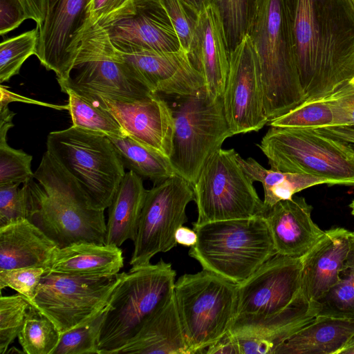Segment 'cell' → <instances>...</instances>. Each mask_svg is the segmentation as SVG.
I'll use <instances>...</instances> for the list:
<instances>
[{"instance_id": "6da1fadb", "label": "cell", "mask_w": 354, "mask_h": 354, "mask_svg": "<svg viewBox=\"0 0 354 354\" xmlns=\"http://www.w3.org/2000/svg\"><path fill=\"white\" fill-rule=\"evenodd\" d=\"M305 101L324 98L354 77L353 0H281Z\"/></svg>"}, {"instance_id": "7a4b0ae2", "label": "cell", "mask_w": 354, "mask_h": 354, "mask_svg": "<svg viewBox=\"0 0 354 354\" xmlns=\"http://www.w3.org/2000/svg\"><path fill=\"white\" fill-rule=\"evenodd\" d=\"M24 185L26 218L59 248L79 242L105 244L104 210L91 206L76 180L47 151Z\"/></svg>"}, {"instance_id": "3957f363", "label": "cell", "mask_w": 354, "mask_h": 354, "mask_svg": "<svg viewBox=\"0 0 354 354\" xmlns=\"http://www.w3.org/2000/svg\"><path fill=\"white\" fill-rule=\"evenodd\" d=\"M176 271L162 259L131 267L112 292L98 337L99 354H115L171 299Z\"/></svg>"}, {"instance_id": "277c9868", "label": "cell", "mask_w": 354, "mask_h": 354, "mask_svg": "<svg viewBox=\"0 0 354 354\" xmlns=\"http://www.w3.org/2000/svg\"><path fill=\"white\" fill-rule=\"evenodd\" d=\"M198 241L189 255L208 270L237 285L277 254L263 216L194 225Z\"/></svg>"}, {"instance_id": "5b68a950", "label": "cell", "mask_w": 354, "mask_h": 354, "mask_svg": "<svg viewBox=\"0 0 354 354\" xmlns=\"http://www.w3.org/2000/svg\"><path fill=\"white\" fill-rule=\"evenodd\" d=\"M257 53L269 122L305 101L281 0H263L248 34Z\"/></svg>"}, {"instance_id": "8992f818", "label": "cell", "mask_w": 354, "mask_h": 354, "mask_svg": "<svg viewBox=\"0 0 354 354\" xmlns=\"http://www.w3.org/2000/svg\"><path fill=\"white\" fill-rule=\"evenodd\" d=\"M174 297L187 354L205 353L236 316L238 285L208 270L180 277Z\"/></svg>"}, {"instance_id": "52a82bcc", "label": "cell", "mask_w": 354, "mask_h": 354, "mask_svg": "<svg viewBox=\"0 0 354 354\" xmlns=\"http://www.w3.org/2000/svg\"><path fill=\"white\" fill-rule=\"evenodd\" d=\"M257 146L272 169L354 185L353 147L313 129L270 126Z\"/></svg>"}, {"instance_id": "ba28073f", "label": "cell", "mask_w": 354, "mask_h": 354, "mask_svg": "<svg viewBox=\"0 0 354 354\" xmlns=\"http://www.w3.org/2000/svg\"><path fill=\"white\" fill-rule=\"evenodd\" d=\"M47 151L78 183L93 207L105 210L125 175L107 136L71 126L50 132Z\"/></svg>"}, {"instance_id": "9c48e42d", "label": "cell", "mask_w": 354, "mask_h": 354, "mask_svg": "<svg viewBox=\"0 0 354 354\" xmlns=\"http://www.w3.org/2000/svg\"><path fill=\"white\" fill-rule=\"evenodd\" d=\"M172 109L174 132L169 160L175 173L192 185L210 156L234 136L222 98L209 99L205 89L180 97Z\"/></svg>"}, {"instance_id": "30bf717a", "label": "cell", "mask_w": 354, "mask_h": 354, "mask_svg": "<svg viewBox=\"0 0 354 354\" xmlns=\"http://www.w3.org/2000/svg\"><path fill=\"white\" fill-rule=\"evenodd\" d=\"M234 149L216 150L193 185L198 218L194 225L209 222L264 216L263 201L253 181L241 167Z\"/></svg>"}, {"instance_id": "8fae6325", "label": "cell", "mask_w": 354, "mask_h": 354, "mask_svg": "<svg viewBox=\"0 0 354 354\" xmlns=\"http://www.w3.org/2000/svg\"><path fill=\"white\" fill-rule=\"evenodd\" d=\"M58 83L61 89L93 92L125 100L153 93L136 78L106 29L99 24L85 28L70 77Z\"/></svg>"}, {"instance_id": "7c38bea8", "label": "cell", "mask_w": 354, "mask_h": 354, "mask_svg": "<svg viewBox=\"0 0 354 354\" xmlns=\"http://www.w3.org/2000/svg\"><path fill=\"white\" fill-rule=\"evenodd\" d=\"M124 273L88 277L47 269L30 304L48 317L62 334L86 324L103 310Z\"/></svg>"}, {"instance_id": "4fadbf2b", "label": "cell", "mask_w": 354, "mask_h": 354, "mask_svg": "<svg viewBox=\"0 0 354 354\" xmlns=\"http://www.w3.org/2000/svg\"><path fill=\"white\" fill-rule=\"evenodd\" d=\"M194 198L193 185L178 174L147 190L133 241L131 267L147 266L156 254L176 245V232L187 222L186 208Z\"/></svg>"}, {"instance_id": "5bb4252c", "label": "cell", "mask_w": 354, "mask_h": 354, "mask_svg": "<svg viewBox=\"0 0 354 354\" xmlns=\"http://www.w3.org/2000/svg\"><path fill=\"white\" fill-rule=\"evenodd\" d=\"M301 257L276 254L238 285L235 319L258 321L285 310L301 291Z\"/></svg>"}, {"instance_id": "9a60e30c", "label": "cell", "mask_w": 354, "mask_h": 354, "mask_svg": "<svg viewBox=\"0 0 354 354\" xmlns=\"http://www.w3.org/2000/svg\"><path fill=\"white\" fill-rule=\"evenodd\" d=\"M222 102L234 136L258 131L269 123L257 56L249 35L230 53Z\"/></svg>"}, {"instance_id": "2e32d148", "label": "cell", "mask_w": 354, "mask_h": 354, "mask_svg": "<svg viewBox=\"0 0 354 354\" xmlns=\"http://www.w3.org/2000/svg\"><path fill=\"white\" fill-rule=\"evenodd\" d=\"M71 90L110 112L129 137L169 158L174 115L172 109L158 93L125 100L93 92Z\"/></svg>"}, {"instance_id": "e0dca14e", "label": "cell", "mask_w": 354, "mask_h": 354, "mask_svg": "<svg viewBox=\"0 0 354 354\" xmlns=\"http://www.w3.org/2000/svg\"><path fill=\"white\" fill-rule=\"evenodd\" d=\"M91 1H55L48 5L45 21L38 29L35 55L47 70L55 73L58 82L70 77Z\"/></svg>"}, {"instance_id": "ac0fdd59", "label": "cell", "mask_w": 354, "mask_h": 354, "mask_svg": "<svg viewBox=\"0 0 354 354\" xmlns=\"http://www.w3.org/2000/svg\"><path fill=\"white\" fill-rule=\"evenodd\" d=\"M118 50L136 78L152 93L181 97L205 88L203 75L183 48L171 52Z\"/></svg>"}, {"instance_id": "d6986e66", "label": "cell", "mask_w": 354, "mask_h": 354, "mask_svg": "<svg viewBox=\"0 0 354 354\" xmlns=\"http://www.w3.org/2000/svg\"><path fill=\"white\" fill-rule=\"evenodd\" d=\"M104 27L120 51L181 49L170 20L158 0H135V12Z\"/></svg>"}, {"instance_id": "ffe728a7", "label": "cell", "mask_w": 354, "mask_h": 354, "mask_svg": "<svg viewBox=\"0 0 354 354\" xmlns=\"http://www.w3.org/2000/svg\"><path fill=\"white\" fill-rule=\"evenodd\" d=\"M317 301L308 300L302 291L280 313L261 320L235 319L230 330L240 339L244 354H273L275 348L317 317Z\"/></svg>"}, {"instance_id": "44dd1931", "label": "cell", "mask_w": 354, "mask_h": 354, "mask_svg": "<svg viewBox=\"0 0 354 354\" xmlns=\"http://www.w3.org/2000/svg\"><path fill=\"white\" fill-rule=\"evenodd\" d=\"M205 80V91L212 100L222 98L229 70L230 51L221 19L209 5L198 15L187 52Z\"/></svg>"}, {"instance_id": "7402d4cb", "label": "cell", "mask_w": 354, "mask_h": 354, "mask_svg": "<svg viewBox=\"0 0 354 354\" xmlns=\"http://www.w3.org/2000/svg\"><path fill=\"white\" fill-rule=\"evenodd\" d=\"M353 245V232L331 228L301 257V291L308 300L317 301L338 282Z\"/></svg>"}, {"instance_id": "603a6c76", "label": "cell", "mask_w": 354, "mask_h": 354, "mask_svg": "<svg viewBox=\"0 0 354 354\" xmlns=\"http://www.w3.org/2000/svg\"><path fill=\"white\" fill-rule=\"evenodd\" d=\"M313 207L303 197L281 201L264 217L278 254L302 257L324 234L313 221Z\"/></svg>"}, {"instance_id": "cb8c5ba5", "label": "cell", "mask_w": 354, "mask_h": 354, "mask_svg": "<svg viewBox=\"0 0 354 354\" xmlns=\"http://www.w3.org/2000/svg\"><path fill=\"white\" fill-rule=\"evenodd\" d=\"M57 244L27 218L0 227V270L48 268Z\"/></svg>"}, {"instance_id": "d4e9b609", "label": "cell", "mask_w": 354, "mask_h": 354, "mask_svg": "<svg viewBox=\"0 0 354 354\" xmlns=\"http://www.w3.org/2000/svg\"><path fill=\"white\" fill-rule=\"evenodd\" d=\"M124 266L120 247L91 242H79L59 248L48 266L51 272L88 277L116 274Z\"/></svg>"}, {"instance_id": "484cf974", "label": "cell", "mask_w": 354, "mask_h": 354, "mask_svg": "<svg viewBox=\"0 0 354 354\" xmlns=\"http://www.w3.org/2000/svg\"><path fill=\"white\" fill-rule=\"evenodd\" d=\"M187 354L174 292L168 302L115 354Z\"/></svg>"}, {"instance_id": "4316f807", "label": "cell", "mask_w": 354, "mask_h": 354, "mask_svg": "<svg viewBox=\"0 0 354 354\" xmlns=\"http://www.w3.org/2000/svg\"><path fill=\"white\" fill-rule=\"evenodd\" d=\"M354 334V320L317 316L279 344L273 354H339Z\"/></svg>"}, {"instance_id": "83f0119b", "label": "cell", "mask_w": 354, "mask_h": 354, "mask_svg": "<svg viewBox=\"0 0 354 354\" xmlns=\"http://www.w3.org/2000/svg\"><path fill=\"white\" fill-rule=\"evenodd\" d=\"M147 192L140 176L125 173L108 207L105 244L120 247L135 241Z\"/></svg>"}, {"instance_id": "f1b7e54d", "label": "cell", "mask_w": 354, "mask_h": 354, "mask_svg": "<svg viewBox=\"0 0 354 354\" xmlns=\"http://www.w3.org/2000/svg\"><path fill=\"white\" fill-rule=\"evenodd\" d=\"M237 160L253 182L262 184L265 214L278 202L290 199L305 189L322 184L333 185L330 180L322 177L268 169L252 158L244 159L239 153Z\"/></svg>"}, {"instance_id": "f546056e", "label": "cell", "mask_w": 354, "mask_h": 354, "mask_svg": "<svg viewBox=\"0 0 354 354\" xmlns=\"http://www.w3.org/2000/svg\"><path fill=\"white\" fill-rule=\"evenodd\" d=\"M109 138V137H108ZM124 167L156 185L176 174L169 158L129 136L109 138Z\"/></svg>"}, {"instance_id": "4dcf8cb0", "label": "cell", "mask_w": 354, "mask_h": 354, "mask_svg": "<svg viewBox=\"0 0 354 354\" xmlns=\"http://www.w3.org/2000/svg\"><path fill=\"white\" fill-rule=\"evenodd\" d=\"M62 91L68 96V109L72 126L109 138H124L127 133L113 115L70 88Z\"/></svg>"}, {"instance_id": "1f68e13d", "label": "cell", "mask_w": 354, "mask_h": 354, "mask_svg": "<svg viewBox=\"0 0 354 354\" xmlns=\"http://www.w3.org/2000/svg\"><path fill=\"white\" fill-rule=\"evenodd\" d=\"M262 1H209L221 19L230 53L248 35Z\"/></svg>"}, {"instance_id": "d6a6232c", "label": "cell", "mask_w": 354, "mask_h": 354, "mask_svg": "<svg viewBox=\"0 0 354 354\" xmlns=\"http://www.w3.org/2000/svg\"><path fill=\"white\" fill-rule=\"evenodd\" d=\"M61 333L55 323L30 304L17 338L26 354H53Z\"/></svg>"}, {"instance_id": "836d02e7", "label": "cell", "mask_w": 354, "mask_h": 354, "mask_svg": "<svg viewBox=\"0 0 354 354\" xmlns=\"http://www.w3.org/2000/svg\"><path fill=\"white\" fill-rule=\"evenodd\" d=\"M317 303V316L354 320V245L342 270L339 280Z\"/></svg>"}, {"instance_id": "e575fe53", "label": "cell", "mask_w": 354, "mask_h": 354, "mask_svg": "<svg viewBox=\"0 0 354 354\" xmlns=\"http://www.w3.org/2000/svg\"><path fill=\"white\" fill-rule=\"evenodd\" d=\"M270 126L317 129L333 127V115L331 107L324 97L306 101L269 122Z\"/></svg>"}, {"instance_id": "d590c367", "label": "cell", "mask_w": 354, "mask_h": 354, "mask_svg": "<svg viewBox=\"0 0 354 354\" xmlns=\"http://www.w3.org/2000/svg\"><path fill=\"white\" fill-rule=\"evenodd\" d=\"M38 28L7 39L0 44V82L19 74L24 62L35 54Z\"/></svg>"}, {"instance_id": "8d00e7d4", "label": "cell", "mask_w": 354, "mask_h": 354, "mask_svg": "<svg viewBox=\"0 0 354 354\" xmlns=\"http://www.w3.org/2000/svg\"><path fill=\"white\" fill-rule=\"evenodd\" d=\"M106 308L86 324L62 333L53 354H99L98 337Z\"/></svg>"}, {"instance_id": "74e56055", "label": "cell", "mask_w": 354, "mask_h": 354, "mask_svg": "<svg viewBox=\"0 0 354 354\" xmlns=\"http://www.w3.org/2000/svg\"><path fill=\"white\" fill-rule=\"evenodd\" d=\"M30 303L24 295L0 297V354L6 353L17 337Z\"/></svg>"}, {"instance_id": "f35d334b", "label": "cell", "mask_w": 354, "mask_h": 354, "mask_svg": "<svg viewBox=\"0 0 354 354\" xmlns=\"http://www.w3.org/2000/svg\"><path fill=\"white\" fill-rule=\"evenodd\" d=\"M32 156L10 147L6 139L0 140V186L24 184L33 178Z\"/></svg>"}, {"instance_id": "ab89813d", "label": "cell", "mask_w": 354, "mask_h": 354, "mask_svg": "<svg viewBox=\"0 0 354 354\" xmlns=\"http://www.w3.org/2000/svg\"><path fill=\"white\" fill-rule=\"evenodd\" d=\"M158 1L176 32L181 48L187 53L192 41L198 15L181 0Z\"/></svg>"}, {"instance_id": "60d3db41", "label": "cell", "mask_w": 354, "mask_h": 354, "mask_svg": "<svg viewBox=\"0 0 354 354\" xmlns=\"http://www.w3.org/2000/svg\"><path fill=\"white\" fill-rule=\"evenodd\" d=\"M134 12L135 0H91L87 9L86 26L95 24L106 26Z\"/></svg>"}, {"instance_id": "b9f144b4", "label": "cell", "mask_w": 354, "mask_h": 354, "mask_svg": "<svg viewBox=\"0 0 354 354\" xmlns=\"http://www.w3.org/2000/svg\"><path fill=\"white\" fill-rule=\"evenodd\" d=\"M44 267H27L0 270V289L9 287L32 302L42 275L47 270Z\"/></svg>"}, {"instance_id": "7bdbcfd3", "label": "cell", "mask_w": 354, "mask_h": 354, "mask_svg": "<svg viewBox=\"0 0 354 354\" xmlns=\"http://www.w3.org/2000/svg\"><path fill=\"white\" fill-rule=\"evenodd\" d=\"M0 186V227L11 222L26 218L28 202L26 187L23 184Z\"/></svg>"}, {"instance_id": "ee69618b", "label": "cell", "mask_w": 354, "mask_h": 354, "mask_svg": "<svg viewBox=\"0 0 354 354\" xmlns=\"http://www.w3.org/2000/svg\"><path fill=\"white\" fill-rule=\"evenodd\" d=\"M325 98L333 111V127L354 125L353 84L347 83Z\"/></svg>"}, {"instance_id": "f6af8a7d", "label": "cell", "mask_w": 354, "mask_h": 354, "mask_svg": "<svg viewBox=\"0 0 354 354\" xmlns=\"http://www.w3.org/2000/svg\"><path fill=\"white\" fill-rule=\"evenodd\" d=\"M27 19L19 0H0V35H4L18 28Z\"/></svg>"}, {"instance_id": "bcb514c9", "label": "cell", "mask_w": 354, "mask_h": 354, "mask_svg": "<svg viewBox=\"0 0 354 354\" xmlns=\"http://www.w3.org/2000/svg\"><path fill=\"white\" fill-rule=\"evenodd\" d=\"M313 129L322 134L344 141L351 145L354 149V125L326 127Z\"/></svg>"}, {"instance_id": "7dc6e473", "label": "cell", "mask_w": 354, "mask_h": 354, "mask_svg": "<svg viewBox=\"0 0 354 354\" xmlns=\"http://www.w3.org/2000/svg\"><path fill=\"white\" fill-rule=\"evenodd\" d=\"M1 97H0V104L2 105H8V104L13 101H20L22 102H26V103H31V104H40L43 106H47L50 107H53L54 109H68V104L66 106H58V105H54V104H48L46 103H44L41 102H39L32 99L26 98L24 96H21L18 94L13 93L8 91L6 87L3 86V85H1Z\"/></svg>"}, {"instance_id": "c3c4849f", "label": "cell", "mask_w": 354, "mask_h": 354, "mask_svg": "<svg viewBox=\"0 0 354 354\" xmlns=\"http://www.w3.org/2000/svg\"><path fill=\"white\" fill-rule=\"evenodd\" d=\"M175 238L178 244L187 247L195 245L198 241V235L196 231L183 225L178 228Z\"/></svg>"}, {"instance_id": "681fc988", "label": "cell", "mask_w": 354, "mask_h": 354, "mask_svg": "<svg viewBox=\"0 0 354 354\" xmlns=\"http://www.w3.org/2000/svg\"><path fill=\"white\" fill-rule=\"evenodd\" d=\"M14 115L8 105L0 104V140L6 139L8 130L13 126L12 120Z\"/></svg>"}, {"instance_id": "f907efd6", "label": "cell", "mask_w": 354, "mask_h": 354, "mask_svg": "<svg viewBox=\"0 0 354 354\" xmlns=\"http://www.w3.org/2000/svg\"><path fill=\"white\" fill-rule=\"evenodd\" d=\"M186 6L194 11L196 14H199L207 6L209 5L210 0H181Z\"/></svg>"}, {"instance_id": "816d5d0a", "label": "cell", "mask_w": 354, "mask_h": 354, "mask_svg": "<svg viewBox=\"0 0 354 354\" xmlns=\"http://www.w3.org/2000/svg\"><path fill=\"white\" fill-rule=\"evenodd\" d=\"M339 354H354V334L340 350Z\"/></svg>"}, {"instance_id": "f5cc1de1", "label": "cell", "mask_w": 354, "mask_h": 354, "mask_svg": "<svg viewBox=\"0 0 354 354\" xmlns=\"http://www.w3.org/2000/svg\"><path fill=\"white\" fill-rule=\"evenodd\" d=\"M349 207L351 208L352 215L354 216V200L351 203Z\"/></svg>"}, {"instance_id": "db71d44e", "label": "cell", "mask_w": 354, "mask_h": 354, "mask_svg": "<svg viewBox=\"0 0 354 354\" xmlns=\"http://www.w3.org/2000/svg\"><path fill=\"white\" fill-rule=\"evenodd\" d=\"M55 1H56V0H48V5L53 3Z\"/></svg>"}, {"instance_id": "11a10c76", "label": "cell", "mask_w": 354, "mask_h": 354, "mask_svg": "<svg viewBox=\"0 0 354 354\" xmlns=\"http://www.w3.org/2000/svg\"><path fill=\"white\" fill-rule=\"evenodd\" d=\"M349 83L354 85V77H353V79L351 80V82Z\"/></svg>"}, {"instance_id": "9f6ffc18", "label": "cell", "mask_w": 354, "mask_h": 354, "mask_svg": "<svg viewBox=\"0 0 354 354\" xmlns=\"http://www.w3.org/2000/svg\"><path fill=\"white\" fill-rule=\"evenodd\" d=\"M353 238H354V232H353Z\"/></svg>"}, {"instance_id": "6f0895ef", "label": "cell", "mask_w": 354, "mask_h": 354, "mask_svg": "<svg viewBox=\"0 0 354 354\" xmlns=\"http://www.w3.org/2000/svg\"><path fill=\"white\" fill-rule=\"evenodd\" d=\"M353 1L354 2V0H353Z\"/></svg>"}]
</instances>
